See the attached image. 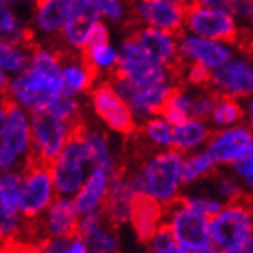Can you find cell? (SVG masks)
<instances>
[{"label":"cell","instance_id":"obj_31","mask_svg":"<svg viewBox=\"0 0 253 253\" xmlns=\"http://www.w3.org/2000/svg\"><path fill=\"white\" fill-rule=\"evenodd\" d=\"M181 201L185 203L188 208H192L194 211L201 213V215L208 217V219H213V217L219 213V211L224 208V203H221L219 199L211 197V195H183Z\"/></svg>","mask_w":253,"mask_h":253},{"label":"cell","instance_id":"obj_14","mask_svg":"<svg viewBox=\"0 0 253 253\" xmlns=\"http://www.w3.org/2000/svg\"><path fill=\"white\" fill-rule=\"evenodd\" d=\"M253 148V132L248 125H237L224 130H213L205 147L217 167H233Z\"/></svg>","mask_w":253,"mask_h":253},{"label":"cell","instance_id":"obj_35","mask_svg":"<svg viewBox=\"0 0 253 253\" xmlns=\"http://www.w3.org/2000/svg\"><path fill=\"white\" fill-rule=\"evenodd\" d=\"M101 45H109V29L103 22H98L92 29H90L89 37H87V42H85V49H96L101 47ZM82 47V49H84Z\"/></svg>","mask_w":253,"mask_h":253},{"label":"cell","instance_id":"obj_9","mask_svg":"<svg viewBox=\"0 0 253 253\" xmlns=\"http://www.w3.org/2000/svg\"><path fill=\"white\" fill-rule=\"evenodd\" d=\"M210 90L232 100H250L253 96V49H241L226 65L210 76Z\"/></svg>","mask_w":253,"mask_h":253},{"label":"cell","instance_id":"obj_5","mask_svg":"<svg viewBox=\"0 0 253 253\" xmlns=\"http://www.w3.org/2000/svg\"><path fill=\"white\" fill-rule=\"evenodd\" d=\"M211 244L219 253H230L253 237V199L244 195L237 203L224 205L210 219Z\"/></svg>","mask_w":253,"mask_h":253},{"label":"cell","instance_id":"obj_2","mask_svg":"<svg viewBox=\"0 0 253 253\" xmlns=\"http://www.w3.org/2000/svg\"><path fill=\"white\" fill-rule=\"evenodd\" d=\"M183 163L185 156L175 150H161L148 156L139 167L145 194L165 208L179 201L183 197Z\"/></svg>","mask_w":253,"mask_h":253},{"label":"cell","instance_id":"obj_41","mask_svg":"<svg viewBox=\"0 0 253 253\" xmlns=\"http://www.w3.org/2000/svg\"><path fill=\"white\" fill-rule=\"evenodd\" d=\"M201 253H219L215 248H210V250H205V252H201Z\"/></svg>","mask_w":253,"mask_h":253},{"label":"cell","instance_id":"obj_40","mask_svg":"<svg viewBox=\"0 0 253 253\" xmlns=\"http://www.w3.org/2000/svg\"><path fill=\"white\" fill-rule=\"evenodd\" d=\"M230 253H253V237H250L244 244H241L239 248H235Z\"/></svg>","mask_w":253,"mask_h":253},{"label":"cell","instance_id":"obj_13","mask_svg":"<svg viewBox=\"0 0 253 253\" xmlns=\"http://www.w3.org/2000/svg\"><path fill=\"white\" fill-rule=\"evenodd\" d=\"M233 56V45L230 43L206 40L185 31L179 35V58L185 65H197L208 73H215Z\"/></svg>","mask_w":253,"mask_h":253},{"label":"cell","instance_id":"obj_34","mask_svg":"<svg viewBox=\"0 0 253 253\" xmlns=\"http://www.w3.org/2000/svg\"><path fill=\"white\" fill-rule=\"evenodd\" d=\"M98 5H100L101 15H105L107 18H111L114 22L125 20V18H128V13H130V7L126 9L122 2H116V0H100Z\"/></svg>","mask_w":253,"mask_h":253},{"label":"cell","instance_id":"obj_37","mask_svg":"<svg viewBox=\"0 0 253 253\" xmlns=\"http://www.w3.org/2000/svg\"><path fill=\"white\" fill-rule=\"evenodd\" d=\"M7 92H9V90H7ZM7 92H5V94H0V137L4 136L5 128H7V123H9L7 109H5V98H7Z\"/></svg>","mask_w":253,"mask_h":253},{"label":"cell","instance_id":"obj_1","mask_svg":"<svg viewBox=\"0 0 253 253\" xmlns=\"http://www.w3.org/2000/svg\"><path fill=\"white\" fill-rule=\"evenodd\" d=\"M185 33L230 45H239L243 38V27L230 11V2L215 0L188 4Z\"/></svg>","mask_w":253,"mask_h":253},{"label":"cell","instance_id":"obj_7","mask_svg":"<svg viewBox=\"0 0 253 253\" xmlns=\"http://www.w3.org/2000/svg\"><path fill=\"white\" fill-rule=\"evenodd\" d=\"M20 211L27 219H37L53 199V169L38 161L27 152L26 165L22 167Z\"/></svg>","mask_w":253,"mask_h":253},{"label":"cell","instance_id":"obj_39","mask_svg":"<svg viewBox=\"0 0 253 253\" xmlns=\"http://www.w3.org/2000/svg\"><path fill=\"white\" fill-rule=\"evenodd\" d=\"M244 111H246V122H248V126L253 132V96L250 100H246L244 103Z\"/></svg>","mask_w":253,"mask_h":253},{"label":"cell","instance_id":"obj_19","mask_svg":"<svg viewBox=\"0 0 253 253\" xmlns=\"http://www.w3.org/2000/svg\"><path fill=\"white\" fill-rule=\"evenodd\" d=\"M101 11L98 2L92 0H74L71 2L67 20L63 26V35L71 45L84 47L90 29L100 22Z\"/></svg>","mask_w":253,"mask_h":253},{"label":"cell","instance_id":"obj_38","mask_svg":"<svg viewBox=\"0 0 253 253\" xmlns=\"http://www.w3.org/2000/svg\"><path fill=\"white\" fill-rule=\"evenodd\" d=\"M67 253H90V250L87 248V244L82 241V239H74L71 246H69Z\"/></svg>","mask_w":253,"mask_h":253},{"label":"cell","instance_id":"obj_3","mask_svg":"<svg viewBox=\"0 0 253 253\" xmlns=\"http://www.w3.org/2000/svg\"><path fill=\"white\" fill-rule=\"evenodd\" d=\"M67 125L69 139L53 167V183L60 194H76L84 188L85 167L87 163H92V158L85 139L87 125L84 118L78 116Z\"/></svg>","mask_w":253,"mask_h":253},{"label":"cell","instance_id":"obj_17","mask_svg":"<svg viewBox=\"0 0 253 253\" xmlns=\"http://www.w3.org/2000/svg\"><path fill=\"white\" fill-rule=\"evenodd\" d=\"M136 192L130 188V185L126 183L125 172L118 165L114 174L111 175V185H109V192H107L105 203L101 211L105 213L107 221L111 222L112 228L120 226L123 222L130 221V210L132 203L136 199Z\"/></svg>","mask_w":253,"mask_h":253},{"label":"cell","instance_id":"obj_30","mask_svg":"<svg viewBox=\"0 0 253 253\" xmlns=\"http://www.w3.org/2000/svg\"><path fill=\"white\" fill-rule=\"evenodd\" d=\"M27 54L29 53H26L24 49L0 40V67L7 71H26L27 65H31V60L27 58Z\"/></svg>","mask_w":253,"mask_h":253},{"label":"cell","instance_id":"obj_21","mask_svg":"<svg viewBox=\"0 0 253 253\" xmlns=\"http://www.w3.org/2000/svg\"><path fill=\"white\" fill-rule=\"evenodd\" d=\"M109 185H111V174L107 170L92 169L90 175L85 181L84 188L80 190L76 199H74L76 213L87 217L100 211L103 208V203H105Z\"/></svg>","mask_w":253,"mask_h":253},{"label":"cell","instance_id":"obj_29","mask_svg":"<svg viewBox=\"0 0 253 253\" xmlns=\"http://www.w3.org/2000/svg\"><path fill=\"white\" fill-rule=\"evenodd\" d=\"M85 139H87V145H89V148H90V158H92L94 169L107 170L111 175L114 174V170H116L118 165L114 163V159H112V156H111L105 134H101V132H98V130H87Z\"/></svg>","mask_w":253,"mask_h":253},{"label":"cell","instance_id":"obj_28","mask_svg":"<svg viewBox=\"0 0 253 253\" xmlns=\"http://www.w3.org/2000/svg\"><path fill=\"white\" fill-rule=\"evenodd\" d=\"M211 179V197L219 199L224 205L230 203H237L244 197V188L239 183V179L233 174H215L210 177Z\"/></svg>","mask_w":253,"mask_h":253},{"label":"cell","instance_id":"obj_10","mask_svg":"<svg viewBox=\"0 0 253 253\" xmlns=\"http://www.w3.org/2000/svg\"><path fill=\"white\" fill-rule=\"evenodd\" d=\"M69 139V125L51 112H35L31 123V145L27 152L53 169Z\"/></svg>","mask_w":253,"mask_h":253},{"label":"cell","instance_id":"obj_23","mask_svg":"<svg viewBox=\"0 0 253 253\" xmlns=\"http://www.w3.org/2000/svg\"><path fill=\"white\" fill-rule=\"evenodd\" d=\"M211 134H213L211 125L203 120L190 118L181 125L174 126V150L183 156L194 154V150H199L201 147L208 145Z\"/></svg>","mask_w":253,"mask_h":253},{"label":"cell","instance_id":"obj_8","mask_svg":"<svg viewBox=\"0 0 253 253\" xmlns=\"http://www.w3.org/2000/svg\"><path fill=\"white\" fill-rule=\"evenodd\" d=\"M65 92L62 78L27 69L9 85V94L33 112H47L53 103Z\"/></svg>","mask_w":253,"mask_h":253},{"label":"cell","instance_id":"obj_27","mask_svg":"<svg viewBox=\"0 0 253 253\" xmlns=\"http://www.w3.org/2000/svg\"><path fill=\"white\" fill-rule=\"evenodd\" d=\"M215 172L217 165L211 161L206 150L188 154L185 156V163H183V186H190L203 179H210Z\"/></svg>","mask_w":253,"mask_h":253},{"label":"cell","instance_id":"obj_33","mask_svg":"<svg viewBox=\"0 0 253 253\" xmlns=\"http://www.w3.org/2000/svg\"><path fill=\"white\" fill-rule=\"evenodd\" d=\"M20 224L22 222L18 221V211L9 210L0 199V243L15 237L16 233L20 232Z\"/></svg>","mask_w":253,"mask_h":253},{"label":"cell","instance_id":"obj_22","mask_svg":"<svg viewBox=\"0 0 253 253\" xmlns=\"http://www.w3.org/2000/svg\"><path fill=\"white\" fill-rule=\"evenodd\" d=\"M45 230L51 239H71V241L78 239L80 221L74 208V201H53L47 213V221H45Z\"/></svg>","mask_w":253,"mask_h":253},{"label":"cell","instance_id":"obj_25","mask_svg":"<svg viewBox=\"0 0 253 253\" xmlns=\"http://www.w3.org/2000/svg\"><path fill=\"white\" fill-rule=\"evenodd\" d=\"M71 2L63 0H43L37 4V22L45 33L60 31L65 26Z\"/></svg>","mask_w":253,"mask_h":253},{"label":"cell","instance_id":"obj_16","mask_svg":"<svg viewBox=\"0 0 253 253\" xmlns=\"http://www.w3.org/2000/svg\"><path fill=\"white\" fill-rule=\"evenodd\" d=\"M5 109H7L9 123L0 141V169H9L16 161V158L29 150V145H31V130L27 125L26 114L9 92L5 98Z\"/></svg>","mask_w":253,"mask_h":253},{"label":"cell","instance_id":"obj_11","mask_svg":"<svg viewBox=\"0 0 253 253\" xmlns=\"http://www.w3.org/2000/svg\"><path fill=\"white\" fill-rule=\"evenodd\" d=\"M92 107L101 122L118 134L134 136L139 128L128 103L118 94L109 80L100 82L92 89Z\"/></svg>","mask_w":253,"mask_h":253},{"label":"cell","instance_id":"obj_6","mask_svg":"<svg viewBox=\"0 0 253 253\" xmlns=\"http://www.w3.org/2000/svg\"><path fill=\"white\" fill-rule=\"evenodd\" d=\"M163 224L169 226L177 246L186 253H201L213 248L210 219L188 208L181 199L167 206Z\"/></svg>","mask_w":253,"mask_h":253},{"label":"cell","instance_id":"obj_24","mask_svg":"<svg viewBox=\"0 0 253 253\" xmlns=\"http://www.w3.org/2000/svg\"><path fill=\"white\" fill-rule=\"evenodd\" d=\"M244 118H246V111H244V105L241 101L217 96V103L210 116V125L211 128L224 130V128L243 125Z\"/></svg>","mask_w":253,"mask_h":253},{"label":"cell","instance_id":"obj_18","mask_svg":"<svg viewBox=\"0 0 253 253\" xmlns=\"http://www.w3.org/2000/svg\"><path fill=\"white\" fill-rule=\"evenodd\" d=\"M165 208L158 201L148 197L147 194L136 195L130 210V224L139 243L150 244L154 235L163 226L165 222Z\"/></svg>","mask_w":253,"mask_h":253},{"label":"cell","instance_id":"obj_26","mask_svg":"<svg viewBox=\"0 0 253 253\" xmlns=\"http://www.w3.org/2000/svg\"><path fill=\"white\" fill-rule=\"evenodd\" d=\"M137 132L139 137L148 145L163 150H174V125H170L163 116L147 120L141 128H137Z\"/></svg>","mask_w":253,"mask_h":253},{"label":"cell","instance_id":"obj_4","mask_svg":"<svg viewBox=\"0 0 253 253\" xmlns=\"http://www.w3.org/2000/svg\"><path fill=\"white\" fill-rule=\"evenodd\" d=\"M118 53H120V62L118 67L109 74L111 78L125 80L136 87H156L165 84H174L181 87L177 74L172 69L150 58L130 37L123 40Z\"/></svg>","mask_w":253,"mask_h":253},{"label":"cell","instance_id":"obj_20","mask_svg":"<svg viewBox=\"0 0 253 253\" xmlns=\"http://www.w3.org/2000/svg\"><path fill=\"white\" fill-rule=\"evenodd\" d=\"M78 239L92 253H118V237L103 211H96L80 221Z\"/></svg>","mask_w":253,"mask_h":253},{"label":"cell","instance_id":"obj_32","mask_svg":"<svg viewBox=\"0 0 253 253\" xmlns=\"http://www.w3.org/2000/svg\"><path fill=\"white\" fill-rule=\"evenodd\" d=\"M232 170H233V175L243 185L246 197H252L253 199V148L237 165H233Z\"/></svg>","mask_w":253,"mask_h":253},{"label":"cell","instance_id":"obj_36","mask_svg":"<svg viewBox=\"0 0 253 253\" xmlns=\"http://www.w3.org/2000/svg\"><path fill=\"white\" fill-rule=\"evenodd\" d=\"M71 243V239H49L38 248V253H67Z\"/></svg>","mask_w":253,"mask_h":253},{"label":"cell","instance_id":"obj_12","mask_svg":"<svg viewBox=\"0 0 253 253\" xmlns=\"http://www.w3.org/2000/svg\"><path fill=\"white\" fill-rule=\"evenodd\" d=\"M186 9H188V4H185V2L143 0V2L130 5V22L136 26L137 24H145V27H154V29L181 35L185 31Z\"/></svg>","mask_w":253,"mask_h":253},{"label":"cell","instance_id":"obj_15","mask_svg":"<svg viewBox=\"0 0 253 253\" xmlns=\"http://www.w3.org/2000/svg\"><path fill=\"white\" fill-rule=\"evenodd\" d=\"M130 38L158 63L165 67L172 69L177 74L179 80V69H181V58H179V37L174 33L154 29V27L139 26L134 29ZM181 85V84H179Z\"/></svg>","mask_w":253,"mask_h":253}]
</instances>
